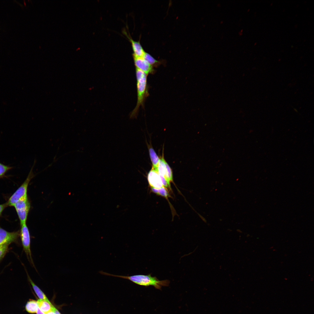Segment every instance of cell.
Here are the masks:
<instances>
[{"label":"cell","instance_id":"cell-14","mask_svg":"<svg viewBox=\"0 0 314 314\" xmlns=\"http://www.w3.org/2000/svg\"><path fill=\"white\" fill-rule=\"evenodd\" d=\"M38 308L37 301L33 299L29 300L25 306L26 311L30 313H36Z\"/></svg>","mask_w":314,"mask_h":314},{"label":"cell","instance_id":"cell-19","mask_svg":"<svg viewBox=\"0 0 314 314\" xmlns=\"http://www.w3.org/2000/svg\"><path fill=\"white\" fill-rule=\"evenodd\" d=\"M8 206L7 203L0 205V215L5 208Z\"/></svg>","mask_w":314,"mask_h":314},{"label":"cell","instance_id":"cell-17","mask_svg":"<svg viewBox=\"0 0 314 314\" xmlns=\"http://www.w3.org/2000/svg\"><path fill=\"white\" fill-rule=\"evenodd\" d=\"M8 249V245H0V261L4 258Z\"/></svg>","mask_w":314,"mask_h":314},{"label":"cell","instance_id":"cell-8","mask_svg":"<svg viewBox=\"0 0 314 314\" xmlns=\"http://www.w3.org/2000/svg\"><path fill=\"white\" fill-rule=\"evenodd\" d=\"M147 179L151 189H158L165 187L160 175L152 167L148 174Z\"/></svg>","mask_w":314,"mask_h":314},{"label":"cell","instance_id":"cell-20","mask_svg":"<svg viewBox=\"0 0 314 314\" xmlns=\"http://www.w3.org/2000/svg\"><path fill=\"white\" fill-rule=\"evenodd\" d=\"M37 314H45L38 307L36 312Z\"/></svg>","mask_w":314,"mask_h":314},{"label":"cell","instance_id":"cell-1","mask_svg":"<svg viewBox=\"0 0 314 314\" xmlns=\"http://www.w3.org/2000/svg\"><path fill=\"white\" fill-rule=\"evenodd\" d=\"M101 274L107 276H111L129 280L137 285L146 287L153 286L156 289L160 290L163 286H167L170 283L168 280H159L156 276H152L151 274L145 275L138 274L131 276L118 275L100 271Z\"/></svg>","mask_w":314,"mask_h":314},{"label":"cell","instance_id":"cell-16","mask_svg":"<svg viewBox=\"0 0 314 314\" xmlns=\"http://www.w3.org/2000/svg\"><path fill=\"white\" fill-rule=\"evenodd\" d=\"M152 191L154 193L167 198L169 196L168 190L165 187L158 189L152 188Z\"/></svg>","mask_w":314,"mask_h":314},{"label":"cell","instance_id":"cell-22","mask_svg":"<svg viewBox=\"0 0 314 314\" xmlns=\"http://www.w3.org/2000/svg\"><path fill=\"white\" fill-rule=\"evenodd\" d=\"M53 310L54 309L53 311H51L50 312L46 314H55Z\"/></svg>","mask_w":314,"mask_h":314},{"label":"cell","instance_id":"cell-13","mask_svg":"<svg viewBox=\"0 0 314 314\" xmlns=\"http://www.w3.org/2000/svg\"><path fill=\"white\" fill-rule=\"evenodd\" d=\"M149 151L150 158L152 163V167L156 169L160 159L155 150L152 147L149 148Z\"/></svg>","mask_w":314,"mask_h":314},{"label":"cell","instance_id":"cell-15","mask_svg":"<svg viewBox=\"0 0 314 314\" xmlns=\"http://www.w3.org/2000/svg\"><path fill=\"white\" fill-rule=\"evenodd\" d=\"M142 58L147 63L153 66L159 63V61L155 59L149 53L145 52Z\"/></svg>","mask_w":314,"mask_h":314},{"label":"cell","instance_id":"cell-4","mask_svg":"<svg viewBox=\"0 0 314 314\" xmlns=\"http://www.w3.org/2000/svg\"><path fill=\"white\" fill-rule=\"evenodd\" d=\"M21 225V227L20 236L23 250L26 254L28 261L33 266L35 267L31 249V237L30 232L26 224Z\"/></svg>","mask_w":314,"mask_h":314},{"label":"cell","instance_id":"cell-5","mask_svg":"<svg viewBox=\"0 0 314 314\" xmlns=\"http://www.w3.org/2000/svg\"><path fill=\"white\" fill-rule=\"evenodd\" d=\"M14 206L17 212L21 225L26 224L30 205L27 197L23 198L17 202Z\"/></svg>","mask_w":314,"mask_h":314},{"label":"cell","instance_id":"cell-21","mask_svg":"<svg viewBox=\"0 0 314 314\" xmlns=\"http://www.w3.org/2000/svg\"><path fill=\"white\" fill-rule=\"evenodd\" d=\"M53 311L55 314H61L55 307H54Z\"/></svg>","mask_w":314,"mask_h":314},{"label":"cell","instance_id":"cell-2","mask_svg":"<svg viewBox=\"0 0 314 314\" xmlns=\"http://www.w3.org/2000/svg\"><path fill=\"white\" fill-rule=\"evenodd\" d=\"M136 75L137 81V101L135 107L131 114V117H135L137 115L139 107L143 105L147 93V75L137 68H136Z\"/></svg>","mask_w":314,"mask_h":314},{"label":"cell","instance_id":"cell-11","mask_svg":"<svg viewBox=\"0 0 314 314\" xmlns=\"http://www.w3.org/2000/svg\"><path fill=\"white\" fill-rule=\"evenodd\" d=\"M37 302L38 307L45 314L53 311L55 307L49 300L39 299Z\"/></svg>","mask_w":314,"mask_h":314},{"label":"cell","instance_id":"cell-9","mask_svg":"<svg viewBox=\"0 0 314 314\" xmlns=\"http://www.w3.org/2000/svg\"><path fill=\"white\" fill-rule=\"evenodd\" d=\"M136 68L138 69L148 75L154 72L153 67L149 64L142 57L133 58Z\"/></svg>","mask_w":314,"mask_h":314},{"label":"cell","instance_id":"cell-3","mask_svg":"<svg viewBox=\"0 0 314 314\" xmlns=\"http://www.w3.org/2000/svg\"><path fill=\"white\" fill-rule=\"evenodd\" d=\"M35 163V160L33 165L25 181L9 199L7 202L8 206H14L18 201L23 198L27 197L28 185L31 179L34 176L33 169Z\"/></svg>","mask_w":314,"mask_h":314},{"label":"cell","instance_id":"cell-10","mask_svg":"<svg viewBox=\"0 0 314 314\" xmlns=\"http://www.w3.org/2000/svg\"><path fill=\"white\" fill-rule=\"evenodd\" d=\"M127 37L131 42L133 51V58L142 57L145 52L140 42L133 40L128 35Z\"/></svg>","mask_w":314,"mask_h":314},{"label":"cell","instance_id":"cell-6","mask_svg":"<svg viewBox=\"0 0 314 314\" xmlns=\"http://www.w3.org/2000/svg\"><path fill=\"white\" fill-rule=\"evenodd\" d=\"M156 170L160 176L164 178L170 185V183L172 182L173 180L172 171L171 168L165 160L163 154L160 157L158 167Z\"/></svg>","mask_w":314,"mask_h":314},{"label":"cell","instance_id":"cell-12","mask_svg":"<svg viewBox=\"0 0 314 314\" xmlns=\"http://www.w3.org/2000/svg\"><path fill=\"white\" fill-rule=\"evenodd\" d=\"M26 272L28 281L31 284L33 290L39 298V299L41 300H49L44 293L40 288L35 284L28 275L27 272L26 271Z\"/></svg>","mask_w":314,"mask_h":314},{"label":"cell","instance_id":"cell-18","mask_svg":"<svg viewBox=\"0 0 314 314\" xmlns=\"http://www.w3.org/2000/svg\"><path fill=\"white\" fill-rule=\"evenodd\" d=\"M12 168V167L0 163V177L4 175L7 172Z\"/></svg>","mask_w":314,"mask_h":314},{"label":"cell","instance_id":"cell-7","mask_svg":"<svg viewBox=\"0 0 314 314\" xmlns=\"http://www.w3.org/2000/svg\"><path fill=\"white\" fill-rule=\"evenodd\" d=\"M19 236V231L9 232L0 226V245H9L11 243L16 242Z\"/></svg>","mask_w":314,"mask_h":314}]
</instances>
